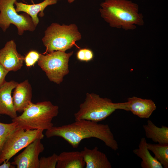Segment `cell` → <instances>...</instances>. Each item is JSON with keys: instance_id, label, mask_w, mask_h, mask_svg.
<instances>
[{"instance_id": "obj_22", "label": "cell", "mask_w": 168, "mask_h": 168, "mask_svg": "<svg viewBox=\"0 0 168 168\" xmlns=\"http://www.w3.org/2000/svg\"><path fill=\"white\" fill-rule=\"evenodd\" d=\"M40 54L35 50L29 51L24 57V61L27 67L34 66L38 61Z\"/></svg>"}, {"instance_id": "obj_13", "label": "cell", "mask_w": 168, "mask_h": 168, "mask_svg": "<svg viewBox=\"0 0 168 168\" xmlns=\"http://www.w3.org/2000/svg\"><path fill=\"white\" fill-rule=\"evenodd\" d=\"M128 111L141 118H148L156 109L154 102L151 99H143L135 96L127 99Z\"/></svg>"}, {"instance_id": "obj_10", "label": "cell", "mask_w": 168, "mask_h": 168, "mask_svg": "<svg viewBox=\"0 0 168 168\" xmlns=\"http://www.w3.org/2000/svg\"><path fill=\"white\" fill-rule=\"evenodd\" d=\"M24 57L19 53L13 40L7 42L0 49V64L9 72L16 71L23 66Z\"/></svg>"}, {"instance_id": "obj_15", "label": "cell", "mask_w": 168, "mask_h": 168, "mask_svg": "<svg viewBox=\"0 0 168 168\" xmlns=\"http://www.w3.org/2000/svg\"><path fill=\"white\" fill-rule=\"evenodd\" d=\"M58 0H44L42 2L36 4H28L21 2L16 1L14 4L16 6V10L17 12H22L29 15L31 17L35 26L36 27L39 20L37 16L39 13L40 17L44 15V11L48 6L55 4Z\"/></svg>"}, {"instance_id": "obj_4", "label": "cell", "mask_w": 168, "mask_h": 168, "mask_svg": "<svg viewBox=\"0 0 168 168\" xmlns=\"http://www.w3.org/2000/svg\"><path fill=\"white\" fill-rule=\"evenodd\" d=\"M127 102L114 103L110 99L87 93L84 102L74 114L75 120L82 119L98 122L105 120L117 110L128 111Z\"/></svg>"}, {"instance_id": "obj_17", "label": "cell", "mask_w": 168, "mask_h": 168, "mask_svg": "<svg viewBox=\"0 0 168 168\" xmlns=\"http://www.w3.org/2000/svg\"><path fill=\"white\" fill-rule=\"evenodd\" d=\"M147 143L145 138H142L138 148L133 151L134 154L141 159V167L142 168H163L160 162L150 153Z\"/></svg>"}, {"instance_id": "obj_12", "label": "cell", "mask_w": 168, "mask_h": 168, "mask_svg": "<svg viewBox=\"0 0 168 168\" xmlns=\"http://www.w3.org/2000/svg\"><path fill=\"white\" fill-rule=\"evenodd\" d=\"M32 87L28 80L18 83L13 92L12 99L16 112L22 113L31 102Z\"/></svg>"}, {"instance_id": "obj_27", "label": "cell", "mask_w": 168, "mask_h": 168, "mask_svg": "<svg viewBox=\"0 0 168 168\" xmlns=\"http://www.w3.org/2000/svg\"></svg>"}, {"instance_id": "obj_7", "label": "cell", "mask_w": 168, "mask_h": 168, "mask_svg": "<svg viewBox=\"0 0 168 168\" xmlns=\"http://www.w3.org/2000/svg\"><path fill=\"white\" fill-rule=\"evenodd\" d=\"M17 0H0V28L5 32L13 24L17 28L18 34L21 35L25 31H34L36 27L29 15L17 13L14 5ZM31 0L33 3V0Z\"/></svg>"}, {"instance_id": "obj_20", "label": "cell", "mask_w": 168, "mask_h": 168, "mask_svg": "<svg viewBox=\"0 0 168 168\" xmlns=\"http://www.w3.org/2000/svg\"><path fill=\"white\" fill-rule=\"evenodd\" d=\"M18 127L14 122L9 124L0 122V155L7 139Z\"/></svg>"}, {"instance_id": "obj_18", "label": "cell", "mask_w": 168, "mask_h": 168, "mask_svg": "<svg viewBox=\"0 0 168 168\" xmlns=\"http://www.w3.org/2000/svg\"><path fill=\"white\" fill-rule=\"evenodd\" d=\"M143 128L147 138L159 144H168V127L161 126H156L151 120H148L147 124Z\"/></svg>"}, {"instance_id": "obj_6", "label": "cell", "mask_w": 168, "mask_h": 168, "mask_svg": "<svg viewBox=\"0 0 168 168\" xmlns=\"http://www.w3.org/2000/svg\"><path fill=\"white\" fill-rule=\"evenodd\" d=\"M73 54V51L66 53L57 51L46 55L40 54L38 65L50 81L59 84L69 73L68 61Z\"/></svg>"}, {"instance_id": "obj_8", "label": "cell", "mask_w": 168, "mask_h": 168, "mask_svg": "<svg viewBox=\"0 0 168 168\" xmlns=\"http://www.w3.org/2000/svg\"><path fill=\"white\" fill-rule=\"evenodd\" d=\"M43 130H25L18 127L7 139L0 155V164L8 161L21 149L36 139H42Z\"/></svg>"}, {"instance_id": "obj_9", "label": "cell", "mask_w": 168, "mask_h": 168, "mask_svg": "<svg viewBox=\"0 0 168 168\" xmlns=\"http://www.w3.org/2000/svg\"><path fill=\"white\" fill-rule=\"evenodd\" d=\"M41 139L35 140L14 158L12 164L17 168H39V156L44 150Z\"/></svg>"}, {"instance_id": "obj_26", "label": "cell", "mask_w": 168, "mask_h": 168, "mask_svg": "<svg viewBox=\"0 0 168 168\" xmlns=\"http://www.w3.org/2000/svg\"><path fill=\"white\" fill-rule=\"evenodd\" d=\"M75 0H68V2L69 3H71Z\"/></svg>"}, {"instance_id": "obj_5", "label": "cell", "mask_w": 168, "mask_h": 168, "mask_svg": "<svg viewBox=\"0 0 168 168\" xmlns=\"http://www.w3.org/2000/svg\"><path fill=\"white\" fill-rule=\"evenodd\" d=\"M81 39V34L75 24L61 25L52 23L45 30L42 39L46 47L44 54L54 51L65 52L75 45L76 41Z\"/></svg>"}, {"instance_id": "obj_21", "label": "cell", "mask_w": 168, "mask_h": 168, "mask_svg": "<svg viewBox=\"0 0 168 168\" xmlns=\"http://www.w3.org/2000/svg\"><path fill=\"white\" fill-rule=\"evenodd\" d=\"M58 156V155L54 153L47 157H41L39 160V168H56Z\"/></svg>"}, {"instance_id": "obj_23", "label": "cell", "mask_w": 168, "mask_h": 168, "mask_svg": "<svg viewBox=\"0 0 168 168\" xmlns=\"http://www.w3.org/2000/svg\"><path fill=\"white\" fill-rule=\"evenodd\" d=\"M77 58L80 61L88 62L91 60L93 58L92 51L87 48L80 49L76 54Z\"/></svg>"}, {"instance_id": "obj_3", "label": "cell", "mask_w": 168, "mask_h": 168, "mask_svg": "<svg viewBox=\"0 0 168 168\" xmlns=\"http://www.w3.org/2000/svg\"><path fill=\"white\" fill-rule=\"evenodd\" d=\"M21 115L12 119L18 127L25 130H47L53 126V119L58 113V107L50 101L31 102Z\"/></svg>"}, {"instance_id": "obj_19", "label": "cell", "mask_w": 168, "mask_h": 168, "mask_svg": "<svg viewBox=\"0 0 168 168\" xmlns=\"http://www.w3.org/2000/svg\"><path fill=\"white\" fill-rule=\"evenodd\" d=\"M149 151L154 154L155 158L161 164L163 167L168 168V144L147 143Z\"/></svg>"}, {"instance_id": "obj_24", "label": "cell", "mask_w": 168, "mask_h": 168, "mask_svg": "<svg viewBox=\"0 0 168 168\" xmlns=\"http://www.w3.org/2000/svg\"><path fill=\"white\" fill-rule=\"evenodd\" d=\"M9 72L0 64V86L6 81L5 77Z\"/></svg>"}, {"instance_id": "obj_14", "label": "cell", "mask_w": 168, "mask_h": 168, "mask_svg": "<svg viewBox=\"0 0 168 168\" xmlns=\"http://www.w3.org/2000/svg\"><path fill=\"white\" fill-rule=\"evenodd\" d=\"M86 168H111V164L106 155L95 147L92 149L85 147L81 151Z\"/></svg>"}, {"instance_id": "obj_11", "label": "cell", "mask_w": 168, "mask_h": 168, "mask_svg": "<svg viewBox=\"0 0 168 168\" xmlns=\"http://www.w3.org/2000/svg\"><path fill=\"white\" fill-rule=\"evenodd\" d=\"M18 84L13 80L5 81L0 86V115H7L12 119L17 116L11 94Z\"/></svg>"}, {"instance_id": "obj_1", "label": "cell", "mask_w": 168, "mask_h": 168, "mask_svg": "<svg viewBox=\"0 0 168 168\" xmlns=\"http://www.w3.org/2000/svg\"><path fill=\"white\" fill-rule=\"evenodd\" d=\"M47 138L54 136L63 138L74 148H77L83 140L94 138L100 140L105 144L115 151L118 149L117 142L107 124L82 119L60 126H54L46 130Z\"/></svg>"}, {"instance_id": "obj_25", "label": "cell", "mask_w": 168, "mask_h": 168, "mask_svg": "<svg viewBox=\"0 0 168 168\" xmlns=\"http://www.w3.org/2000/svg\"><path fill=\"white\" fill-rule=\"evenodd\" d=\"M15 166L12 164L9 161H4L2 164H0V168H15Z\"/></svg>"}, {"instance_id": "obj_16", "label": "cell", "mask_w": 168, "mask_h": 168, "mask_svg": "<svg viewBox=\"0 0 168 168\" xmlns=\"http://www.w3.org/2000/svg\"><path fill=\"white\" fill-rule=\"evenodd\" d=\"M85 164L81 152H63L58 155L56 168H83Z\"/></svg>"}, {"instance_id": "obj_2", "label": "cell", "mask_w": 168, "mask_h": 168, "mask_svg": "<svg viewBox=\"0 0 168 168\" xmlns=\"http://www.w3.org/2000/svg\"><path fill=\"white\" fill-rule=\"evenodd\" d=\"M100 6L101 16L112 27L128 30L144 24L143 16L138 13V5L131 1L105 0Z\"/></svg>"}]
</instances>
